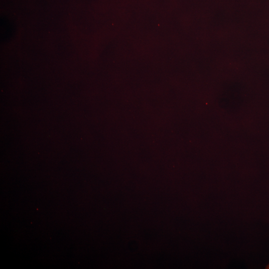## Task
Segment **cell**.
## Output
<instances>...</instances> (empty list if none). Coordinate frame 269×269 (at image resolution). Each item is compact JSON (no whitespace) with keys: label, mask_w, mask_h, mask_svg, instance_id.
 Masks as SVG:
<instances>
[{"label":"cell","mask_w":269,"mask_h":269,"mask_svg":"<svg viewBox=\"0 0 269 269\" xmlns=\"http://www.w3.org/2000/svg\"><path fill=\"white\" fill-rule=\"evenodd\" d=\"M266 269H269V264L267 265V266L266 267Z\"/></svg>","instance_id":"cell-1"}]
</instances>
